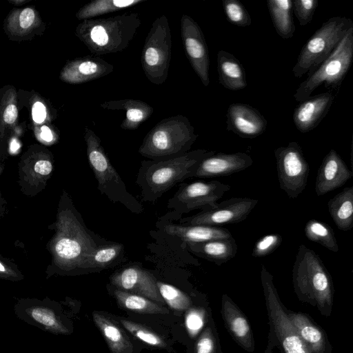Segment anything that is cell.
Masks as SVG:
<instances>
[{"instance_id":"6da1fadb","label":"cell","mask_w":353,"mask_h":353,"mask_svg":"<svg viewBox=\"0 0 353 353\" xmlns=\"http://www.w3.org/2000/svg\"><path fill=\"white\" fill-rule=\"evenodd\" d=\"M294 292L302 302L315 306L324 316H330L333 303L332 276L319 256L301 245L292 268Z\"/></svg>"},{"instance_id":"7a4b0ae2","label":"cell","mask_w":353,"mask_h":353,"mask_svg":"<svg viewBox=\"0 0 353 353\" xmlns=\"http://www.w3.org/2000/svg\"><path fill=\"white\" fill-rule=\"evenodd\" d=\"M141 24L140 16L136 12L86 19L77 26L76 35L92 54L104 55L125 50Z\"/></svg>"},{"instance_id":"3957f363","label":"cell","mask_w":353,"mask_h":353,"mask_svg":"<svg viewBox=\"0 0 353 353\" xmlns=\"http://www.w3.org/2000/svg\"><path fill=\"white\" fill-rule=\"evenodd\" d=\"M215 153L198 149L171 158L143 162V169L145 172L141 178V185L144 199H156L176 183L194 176L200 162Z\"/></svg>"},{"instance_id":"277c9868","label":"cell","mask_w":353,"mask_h":353,"mask_svg":"<svg viewBox=\"0 0 353 353\" xmlns=\"http://www.w3.org/2000/svg\"><path fill=\"white\" fill-rule=\"evenodd\" d=\"M197 137L185 116H172L160 121L148 132L139 152L153 160L176 157L188 152Z\"/></svg>"},{"instance_id":"5b68a950","label":"cell","mask_w":353,"mask_h":353,"mask_svg":"<svg viewBox=\"0 0 353 353\" xmlns=\"http://www.w3.org/2000/svg\"><path fill=\"white\" fill-rule=\"evenodd\" d=\"M352 28V20L345 17H332L323 22L301 48L292 68L294 77L301 78L316 70Z\"/></svg>"},{"instance_id":"8992f818","label":"cell","mask_w":353,"mask_h":353,"mask_svg":"<svg viewBox=\"0 0 353 353\" xmlns=\"http://www.w3.org/2000/svg\"><path fill=\"white\" fill-rule=\"evenodd\" d=\"M353 59V28L350 29L332 54L297 88L294 98L298 102L310 97L324 84L328 89L339 88L345 79Z\"/></svg>"},{"instance_id":"52a82bcc","label":"cell","mask_w":353,"mask_h":353,"mask_svg":"<svg viewBox=\"0 0 353 353\" xmlns=\"http://www.w3.org/2000/svg\"><path fill=\"white\" fill-rule=\"evenodd\" d=\"M84 138L88 161L101 193L105 194L114 201L122 203L132 210L141 211V206L126 191L125 184L112 165L99 137L92 130L86 127Z\"/></svg>"},{"instance_id":"ba28073f","label":"cell","mask_w":353,"mask_h":353,"mask_svg":"<svg viewBox=\"0 0 353 353\" xmlns=\"http://www.w3.org/2000/svg\"><path fill=\"white\" fill-rule=\"evenodd\" d=\"M172 37L167 17L155 19L145 39L141 63L147 79L155 85L168 78L171 59Z\"/></svg>"},{"instance_id":"9c48e42d","label":"cell","mask_w":353,"mask_h":353,"mask_svg":"<svg viewBox=\"0 0 353 353\" xmlns=\"http://www.w3.org/2000/svg\"><path fill=\"white\" fill-rule=\"evenodd\" d=\"M261 281L270 326V338L274 336L283 353H310L298 335L283 307L272 275L262 265Z\"/></svg>"},{"instance_id":"30bf717a","label":"cell","mask_w":353,"mask_h":353,"mask_svg":"<svg viewBox=\"0 0 353 353\" xmlns=\"http://www.w3.org/2000/svg\"><path fill=\"white\" fill-rule=\"evenodd\" d=\"M280 188L290 199L298 197L305 190L310 172L309 164L300 145L292 141L274 150Z\"/></svg>"},{"instance_id":"8fae6325","label":"cell","mask_w":353,"mask_h":353,"mask_svg":"<svg viewBox=\"0 0 353 353\" xmlns=\"http://www.w3.org/2000/svg\"><path fill=\"white\" fill-rule=\"evenodd\" d=\"M230 188V185L215 180L193 182L182 186L169 200L168 207L181 213L197 209L208 210L215 208L216 201Z\"/></svg>"},{"instance_id":"7c38bea8","label":"cell","mask_w":353,"mask_h":353,"mask_svg":"<svg viewBox=\"0 0 353 353\" xmlns=\"http://www.w3.org/2000/svg\"><path fill=\"white\" fill-rule=\"evenodd\" d=\"M257 199L233 197L223 201L210 210L201 211L180 220L188 225L217 226L238 223L244 221L258 203Z\"/></svg>"},{"instance_id":"4fadbf2b","label":"cell","mask_w":353,"mask_h":353,"mask_svg":"<svg viewBox=\"0 0 353 353\" xmlns=\"http://www.w3.org/2000/svg\"><path fill=\"white\" fill-rule=\"evenodd\" d=\"M181 34L184 49L194 71L203 85L210 83V58L204 34L197 23L189 15L181 19Z\"/></svg>"},{"instance_id":"5bb4252c","label":"cell","mask_w":353,"mask_h":353,"mask_svg":"<svg viewBox=\"0 0 353 353\" xmlns=\"http://www.w3.org/2000/svg\"><path fill=\"white\" fill-rule=\"evenodd\" d=\"M157 280L148 271L138 266L121 269L110 276L117 289L144 296L161 305L165 301L157 285Z\"/></svg>"},{"instance_id":"9a60e30c","label":"cell","mask_w":353,"mask_h":353,"mask_svg":"<svg viewBox=\"0 0 353 353\" xmlns=\"http://www.w3.org/2000/svg\"><path fill=\"white\" fill-rule=\"evenodd\" d=\"M268 121L262 114L249 104L234 103L226 113V128L241 138L254 139L265 132Z\"/></svg>"},{"instance_id":"2e32d148","label":"cell","mask_w":353,"mask_h":353,"mask_svg":"<svg viewBox=\"0 0 353 353\" xmlns=\"http://www.w3.org/2000/svg\"><path fill=\"white\" fill-rule=\"evenodd\" d=\"M334 99L331 91L310 96L295 108L292 114L296 128L301 133L316 128L329 112Z\"/></svg>"},{"instance_id":"e0dca14e","label":"cell","mask_w":353,"mask_h":353,"mask_svg":"<svg viewBox=\"0 0 353 353\" xmlns=\"http://www.w3.org/2000/svg\"><path fill=\"white\" fill-rule=\"evenodd\" d=\"M252 163L251 157L245 152L215 153L200 162L194 176L208 178L228 176L248 168Z\"/></svg>"},{"instance_id":"ac0fdd59","label":"cell","mask_w":353,"mask_h":353,"mask_svg":"<svg viewBox=\"0 0 353 353\" xmlns=\"http://www.w3.org/2000/svg\"><path fill=\"white\" fill-rule=\"evenodd\" d=\"M352 172L334 149L324 157L317 172L315 192L323 196L343 185L352 177Z\"/></svg>"},{"instance_id":"d6986e66","label":"cell","mask_w":353,"mask_h":353,"mask_svg":"<svg viewBox=\"0 0 353 353\" xmlns=\"http://www.w3.org/2000/svg\"><path fill=\"white\" fill-rule=\"evenodd\" d=\"M221 314L225 327L232 337L245 350L253 352L254 342L248 319L225 294L221 299Z\"/></svg>"},{"instance_id":"ffe728a7","label":"cell","mask_w":353,"mask_h":353,"mask_svg":"<svg viewBox=\"0 0 353 353\" xmlns=\"http://www.w3.org/2000/svg\"><path fill=\"white\" fill-rule=\"evenodd\" d=\"M114 66L98 56H87L73 60L64 68L61 77L70 83H83L105 77Z\"/></svg>"},{"instance_id":"44dd1931","label":"cell","mask_w":353,"mask_h":353,"mask_svg":"<svg viewBox=\"0 0 353 353\" xmlns=\"http://www.w3.org/2000/svg\"><path fill=\"white\" fill-rule=\"evenodd\" d=\"M14 310L20 319L46 331L62 334L70 332L55 310L47 304L19 303Z\"/></svg>"},{"instance_id":"7402d4cb","label":"cell","mask_w":353,"mask_h":353,"mask_svg":"<svg viewBox=\"0 0 353 353\" xmlns=\"http://www.w3.org/2000/svg\"><path fill=\"white\" fill-rule=\"evenodd\" d=\"M298 335L310 353H331L332 347L326 334L307 315L287 312Z\"/></svg>"},{"instance_id":"603a6c76","label":"cell","mask_w":353,"mask_h":353,"mask_svg":"<svg viewBox=\"0 0 353 353\" xmlns=\"http://www.w3.org/2000/svg\"><path fill=\"white\" fill-rule=\"evenodd\" d=\"M100 106L108 110H125V118L120 125L123 130L137 129L154 112L151 105L139 99L110 100L101 103Z\"/></svg>"},{"instance_id":"cb8c5ba5","label":"cell","mask_w":353,"mask_h":353,"mask_svg":"<svg viewBox=\"0 0 353 353\" xmlns=\"http://www.w3.org/2000/svg\"><path fill=\"white\" fill-rule=\"evenodd\" d=\"M216 63L219 81L225 88L236 91L247 86L245 68L232 54L220 50L217 53Z\"/></svg>"},{"instance_id":"d4e9b609","label":"cell","mask_w":353,"mask_h":353,"mask_svg":"<svg viewBox=\"0 0 353 353\" xmlns=\"http://www.w3.org/2000/svg\"><path fill=\"white\" fill-rule=\"evenodd\" d=\"M164 230L168 234L177 237L186 243L228 239L232 236L228 230L217 226L180 225L168 223L165 226Z\"/></svg>"},{"instance_id":"484cf974","label":"cell","mask_w":353,"mask_h":353,"mask_svg":"<svg viewBox=\"0 0 353 353\" xmlns=\"http://www.w3.org/2000/svg\"><path fill=\"white\" fill-rule=\"evenodd\" d=\"M187 245L196 256L219 265L227 263L237 253V245L233 236L200 243H188Z\"/></svg>"},{"instance_id":"4316f807","label":"cell","mask_w":353,"mask_h":353,"mask_svg":"<svg viewBox=\"0 0 353 353\" xmlns=\"http://www.w3.org/2000/svg\"><path fill=\"white\" fill-rule=\"evenodd\" d=\"M328 211L337 228L347 231L353 228V186L345 188L327 203Z\"/></svg>"},{"instance_id":"83f0119b","label":"cell","mask_w":353,"mask_h":353,"mask_svg":"<svg viewBox=\"0 0 353 353\" xmlns=\"http://www.w3.org/2000/svg\"><path fill=\"white\" fill-rule=\"evenodd\" d=\"M266 3L279 36L284 39H291L296 30L292 17V1L268 0Z\"/></svg>"},{"instance_id":"f1b7e54d","label":"cell","mask_w":353,"mask_h":353,"mask_svg":"<svg viewBox=\"0 0 353 353\" xmlns=\"http://www.w3.org/2000/svg\"><path fill=\"white\" fill-rule=\"evenodd\" d=\"M93 319L112 353H132L133 352V345L131 341L110 319L97 312H93Z\"/></svg>"},{"instance_id":"f546056e","label":"cell","mask_w":353,"mask_h":353,"mask_svg":"<svg viewBox=\"0 0 353 353\" xmlns=\"http://www.w3.org/2000/svg\"><path fill=\"white\" fill-rule=\"evenodd\" d=\"M145 1L147 0H94L80 8L76 17L79 20L94 19L138 5Z\"/></svg>"},{"instance_id":"4dcf8cb0","label":"cell","mask_w":353,"mask_h":353,"mask_svg":"<svg viewBox=\"0 0 353 353\" xmlns=\"http://www.w3.org/2000/svg\"><path fill=\"white\" fill-rule=\"evenodd\" d=\"M114 294L119 305L129 310L145 314L169 313L166 307L144 296L119 289L114 290Z\"/></svg>"},{"instance_id":"1f68e13d","label":"cell","mask_w":353,"mask_h":353,"mask_svg":"<svg viewBox=\"0 0 353 353\" xmlns=\"http://www.w3.org/2000/svg\"><path fill=\"white\" fill-rule=\"evenodd\" d=\"M304 233L310 241L321 245L330 251H339L334 230L326 223L314 219H310L305 225Z\"/></svg>"},{"instance_id":"d6a6232c","label":"cell","mask_w":353,"mask_h":353,"mask_svg":"<svg viewBox=\"0 0 353 353\" xmlns=\"http://www.w3.org/2000/svg\"><path fill=\"white\" fill-rule=\"evenodd\" d=\"M157 285L165 303L172 309L185 311L192 305L190 298L176 287L161 281H157Z\"/></svg>"},{"instance_id":"836d02e7","label":"cell","mask_w":353,"mask_h":353,"mask_svg":"<svg viewBox=\"0 0 353 353\" xmlns=\"http://www.w3.org/2000/svg\"><path fill=\"white\" fill-rule=\"evenodd\" d=\"M222 6L228 20L233 25L247 27L252 19L244 6L238 0H223Z\"/></svg>"},{"instance_id":"e575fe53","label":"cell","mask_w":353,"mask_h":353,"mask_svg":"<svg viewBox=\"0 0 353 353\" xmlns=\"http://www.w3.org/2000/svg\"><path fill=\"white\" fill-rule=\"evenodd\" d=\"M123 249L121 244L114 243L97 248L90 256L86 268H104L112 263Z\"/></svg>"},{"instance_id":"d590c367","label":"cell","mask_w":353,"mask_h":353,"mask_svg":"<svg viewBox=\"0 0 353 353\" xmlns=\"http://www.w3.org/2000/svg\"><path fill=\"white\" fill-rule=\"evenodd\" d=\"M121 323L133 336L145 343L159 347L166 346V343L162 338L141 325L126 319H121Z\"/></svg>"},{"instance_id":"8d00e7d4","label":"cell","mask_w":353,"mask_h":353,"mask_svg":"<svg viewBox=\"0 0 353 353\" xmlns=\"http://www.w3.org/2000/svg\"><path fill=\"white\" fill-rule=\"evenodd\" d=\"M318 4V0L292 1V11L301 26H305L312 21Z\"/></svg>"},{"instance_id":"74e56055","label":"cell","mask_w":353,"mask_h":353,"mask_svg":"<svg viewBox=\"0 0 353 353\" xmlns=\"http://www.w3.org/2000/svg\"><path fill=\"white\" fill-rule=\"evenodd\" d=\"M283 238L279 234H266L256 242L252 256L263 257L272 253L282 243Z\"/></svg>"},{"instance_id":"f35d334b","label":"cell","mask_w":353,"mask_h":353,"mask_svg":"<svg viewBox=\"0 0 353 353\" xmlns=\"http://www.w3.org/2000/svg\"><path fill=\"white\" fill-rule=\"evenodd\" d=\"M205 312L202 308H189L185 317V325L189 335L194 337L203 328Z\"/></svg>"},{"instance_id":"ab89813d","label":"cell","mask_w":353,"mask_h":353,"mask_svg":"<svg viewBox=\"0 0 353 353\" xmlns=\"http://www.w3.org/2000/svg\"><path fill=\"white\" fill-rule=\"evenodd\" d=\"M216 340L210 327L205 328L196 344V353H215Z\"/></svg>"},{"instance_id":"60d3db41","label":"cell","mask_w":353,"mask_h":353,"mask_svg":"<svg viewBox=\"0 0 353 353\" xmlns=\"http://www.w3.org/2000/svg\"><path fill=\"white\" fill-rule=\"evenodd\" d=\"M35 18L34 11L30 8H26L21 10L19 14V25L22 28L27 29L34 23Z\"/></svg>"},{"instance_id":"b9f144b4","label":"cell","mask_w":353,"mask_h":353,"mask_svg":"<svg viewBox=\"0 0 353 353\" xmlns=\"http://www.w3.org/2000/svg\"><path fill=\"white\" fill-rule=\"evenodd\" d=\"M46 117V110L44 105L37 101L36 102L32 108V117L34 121L37 123L43 122Z\"/></svg>"},{"instance_id":"7bdbcfd3","label":"cell","mask_w":353,"mask_h":353,"mask_svg":"<svg viewBox=\"0 0 353 353\" xmlns=\"http://www.w3.org/2000/svg\"><path fill=\"white\" fill-rule=\"evenodd\" d=\"M17 108L14 104L8 105L3 112V120L6 123L11 124L17 117Z\"/></svg>"},{"instance_id":"ee69618b","label":"cell","mask_w":353,"mask_h":353,"mask_svg":"<svg viewBox=\"0 0 353 353\" xmlns=\"http://www.w3.org/2000/svg\"><path fill=\"white\" fill-rule=\"evenodd\" d=\"M52 169V166L51 163L47 160H40L34 165V170L42 175L50 174Z\"/></svg>"},{"instance_id":"f6af8a7d","label":"cell","mask_w":353,"mask_h":353,"mask_svg":"<svg viewBox=\"0 0 353 353\" xmlns=\"http://www.w3.org/2000/svg\"><path fill=\"white\" fill-rule=\"evenodd\" d=\"M41 137L46 141H51L53 139L51 130L46 126L41 127Z\"/></svg>"},{"instance_id":"bcb514c9","label":"cell","mask_w":353,"mask_h":353,"mask_svg":"<svg viewBox=\"0 0 353 353\" xmlns=\"http://www.w3.org/2000/svg\"><path fill=\"white\" fill-rule=\"evenodd\" d=\"M6 269L4 266L0 263V272H5Z\"/></svg>"}]
</instances>
